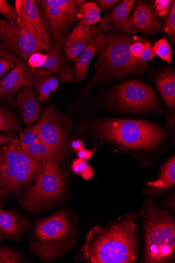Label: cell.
<instances>
[{
    "label": "cell",
    "instance_id": "cell-1",
    "mask_svg": "<svg viewBox=\"0 0 175 263\" xmlns=\"http://www.w3.org/2000/svg\"><path fill=\"white\" fill-rule=\"evenodd\" d=\"M137 227L131 220L106 228L95 227L88 233L82 252L92 263H132L137 259Z\"/></svg>",
    "mask_w": 175,
    "mask_h": 263
},
{
    "label": "cell",
    "instance_id": "cell-2",
    "mask_svg": "<svg viewBox=\"0 0 175 263\" xmlns=\"http://www.w3.org/2000/svg\"><path fill=\"white\" fill-rule=\"evenodd\" d=\"M102 36L103 49L93 68L95 76L84 88L82 98H89L94 85L141 76L148 69L147 63L137 61L131 56L129 48L137 37L119 33H102Z\"/></svg>",
    "mask_w": 175,
    "mask_h": 263
},
{
    "label": "cell",
    "instance_id": "cell-3",
    "mask_svg": "<svg viewBox=\"0 0 175 263\" xmlns=\"http://www.w3.org/2000/svg\"><path fill=\"white\" fill-rule=\"evenodd\" d=\"M92 127L99 138L134 149H155L166 137L163 128L144 121L100 119L94 121Z\"/></svg>",
    "mask_w": 175,
    "mask_h": 263
},
{
    "label": "cell",
    "instance_id": "cell-4",
    "mask_svg": "<svg viewBox=\"0 0 175 263\" xmlns=\"http://www.w3.org/2000/svg\"><path fill=\"white\" fill-rule=\"evenodd\" d=\"M44 164L25 152L18 139L5 145L0 149V196L20 193L35 180Z\"/></svg>",
    "mask_w": 175,
    "mask_h": 263
},
{
    "label": "cell",
    "instance_id": "cell-5",
    "mask_svg": "<svg viewBox=\"0 0 175 263\" xmlns=\"http://www.w3.org/2000/svg\"><path fill=\"white\" fill-rule=\"evenodd\" d=\"M144 260L147 263L171 262L175 254V223L170 215L155 208L145 218Z\"/></svg>",
    "mask_w": 175,
    "mask_h": 263
},
{
    "label": "cell",
    "instance_id": "cell-6",
    "mask_svg": "<svg viewBox=\"0 0 175 263\" xmlns=\"http://www.w3.org/2000/svg\"><path fill=\"white\" fill-rule=\"evenodd\" d=\"M33 229L29 246L33 254L41 261L53 260L68 249L71 229L65 212L37 220Z\"/></svg>",
    "mask_w": 175,
    "mask_h": 263
},
{
    "label": "cell",
    "instance_id": "cell-7",
    "mask_svg": "<svg viewBox=\"0 0 175 263\" xmlns=\"http://www.w3.org/2000/svg\"><path fill=\"white\" fill-rule=\"evenodd\" d=\"M60 162L48 161L43 164L35 183L18 199L24 210L35 212L51 205L62 195L65 178Z\"/></svg>",
    "mask_w": 175,
    "mask_h": 263
},
{
    "label": "cell",
    "instance_id": "cell-8",
    "mask_svg": "<svg viewBox=\"0 0 175 263\" xmlns=\"http://www.w3.org/2000/svg\"><path fill=\"white\" fill-rule=\"evenodd\" d=\"M84 0H37L44 26L53 44L63 50L66 39L78 20Z\"/></svg>",
    "mask_w": 175,
    "mask_h": 263
},
{
    "label": "cell",
    "instance_id": "cell-9",
    "mask_svg": "<svg viewBox=\"0 0 175 263\" xmlns=\"http://www.w3.org/2000/svg\"><path fill=\"white\" fill-rule=\"evenodd\" d=\"M108 103L118 110L127 113L160 111V101L154 89L138 80L120 83L108 95Z\"/></svg>",
    "mask_w": 175,
    "mask_h": 263
},
{
    "label": "cell",
    "instance_id": "cell-10",
    "mask_svg": "<svg viewBox=\"0 0 175 263\" xmlns=\"http://www.w3.org/2000/svg\"><path fill=\"white\" fill-rule=\"evenodd\" d=\"M0 46L11 55L28 63L36 53H46L49 46L42 43L26 22L14 24L0 18Z\"/></svg>",
    "mask_w": 175,
    "mask_h": 263
},
{
    "label": "cell",
    "instance_id": "cell-11",
    "mask_svg": "<svg viewBox=\"0 0 175 263\" xmlns=\"http://www.w3.org/2000/svg\"><path fill=\"white\" fill-rule=\"evenodd\" d=\"M68 118L56 106L49 105L43 110L37 126L41 140L63 160L68 153V139L65 128Z\"/></svg>",
    "mask_w": 175,
    "mask_h": 263
},
{
    "label": "cell",
    "instance_id": "cell-12",
    "mask_svg": "<svg viewBox=\"0 0 175 263\" xmlns=\"http://www.w3.org/2000/svg\"><path fill=\"white\" fill-rule=\"evenodd\" d=\"M135 6L128 19L126 33L135 34L140 31L147 36L160 33L163 29L162 24L156 15L151 3L138 2Z\"/></svg>",
    "mask_w": 175,
    "mask_h": 263
},
{
    "label": "cell",
    "instance_id": "cell-13",
    "mask_svg": "<svg viewBox=\"0 0 175 263\" xmlns=\"http://www.w3.org/2000/svg\"><path fill=\"white\" fill-rule=\"evenodd\" d=\"M32 69L28 63L23 62L15 67L0 80V101L14 104L16 94L20 90L32 85Z\"/></svg>",
    "mask_w": 175,
    "mask_h": 263
},
{
    "label": "cell",
    "instance_id": "cell-14",
    "mask_svg": "<svg viewBox=\"0 0 175 263\" xmlns=\"http://www.w3.org/2000/svg\"><path fill=\"white\" fill-rule=\"evenodd\" d=\"M45 55L46 62L41 68L51 71L65 84L76 82L71 61L59 46L52 43Z\"/></svg>",
    "mask_w": 175,
    "mask_h": 263
},
{
    "label": "cell",
    "instance_id": "cell-15",
    "mask_svg": "<svg viewBox=\"0 0 175 263\" xmlns=\"http://www.w3.org/2000/svg\"><path fill=\"white\" fill-rule=\"evenodd\" d=\"M30 222L14 208L0 210V242L4 240L18 242L30 229Z\"/></svg>",
    "mask_w": 175,
    "mask_h": 263
},
{
    "label": "cell",
    "instance_id": "cell-16",
    "mask_svg": "<svg viewBox=\"0 0 175 263\" xmlns=\"http://www.w3.org/2000/svg\"><path fill=\"white\" fill-rule=\"evenodd\" d=\"M15 7L18 14V21L28 24L40 41L48 46L51 45L53 42L44 26L36 1L18 0L16 1Z\"/></svg>",
    "mask_w": 175,
    "mask_h": 263
},
{
    "label": "cell",
    "instance_id": "cell-17",
    "mask_svg": "<svg viewBox=\"0 0 175 263\" xmlns=\"http://www.w3.org/2000/svg\"><path fill=\"white\" fill-rule=\"evenodd\" d=\"M135 0H124L106 14L100 21L96 29L101 33H126L130 14L137 3Z\"/></svg>",
    "mask_w": 175,
    "mask_h": 263
},
{
    "label": "cell",
    "instance_id": "cell-18",
    "mask_svg": "<svg viewBox=\"0 0 175 263\" xmlns=\"http://www.w3.org/2000/svg\"><path fill=\"white\" fill-rule=\"evenodd\" d=\"M103 39L102 33L99 32L94 26L91 28V33L84 51L74 61L73 70L76 82L81 84L88 77V69L90 62L102 50Z\"/></svg>",
    "mask_w": 175,
    "mask_h": 263
},
{
    "label": "cell",
    "instance_id": "cell-19",
    "mask_svg": "<svg viewBox=\"0 0 175 263\" xmlns=\"http://www.w3.org/2000/svg\"><path fill=\"white\" fill-rule=\"evenodd\" d=\"M16 104L22 121L27 127L38 121L42 111L41 104L37 93L31 86L20 90Z\"/></svg>",
    "mask_w": 175,
    "mask_h": 263
},
{
    "label": "cell",
    "instance_id": "cell-20",
    "mask_svg": "<svg viewBox=\"0 0 175 263\" xmlns=\"http://www.w3.org/2000/svg\"><path fill=\"white\" fill-rule=\"evenodd\" d=\"M32 86L37 93L41 103L49 102L51 93H55L60 87L59 78L51 71L41 68H32Z\"/></svg>",
    "mask_w": 175,
    "mask_h": 263
},
{
    "label": "cell",
    "instance_id": "cell-21",
    "mask_svg": "<svg viewBox=\"0 0 175 263\" xmlns=\"http://www.w3.org/2000/svg\"><path fill=\"white\" fill-rule=\"evenodd\" d=\"M90 33L91 29H86L81 22L72 28L63 48V51L71 61H76L84 51Z\"/></svg>",
    "mask_w": 175,
    "mask_h": 263
},
{
    "label": "cell",
    "instance_id": "cell-22",
    "mask_svg": "<svg viewBox=\"0 0 175 263\" xmlns=\"http://www.w3.org/2000/svg\"><path fill=\"white\" fill-rule=\"evenodd\" d=\"M157 88L169 110L175 106V73L171 67L165 68L154 79Z\"/></svg>",
    "mask_w": 175,
    "mask_h": 263
},
{
    "label": "cell",
    "instance_id": "cell-23",
    "mask_svg": "<svg viewBox=\"0 0 175 263\" xmlns=\"http://www.w3.org/2000/svg\"><path fill=\"white\" fill-rule=\"evenodd\" d=\"M175 184V158L173 155L165 163L159 179L149 182L147 186L154 193H160L173 187Z\"/></svg>",
    "mask_w": 175,
    "mask_h": 263
},
{
    "label": "cell",
    "instance_id": "cell-24",
    "mask_svg": "<svg viewBox=\"0 0 175 263\" xmlns=\"http://www.w3.org/2000/svg\"><path fill=\"white\" fill-rule=\"evenodd\" d=\"M102 10L95 2L83 3L80 7L77 18L86 29L90 30L98 22L101 20Z\"/></svg>",
    "mask_w": 175,
    "mask_h": 263
},
{
    "label": "cell",
    "instance_id": "cell-25",
    "mask_svg": "<svg viewBox=\"0 0 175 263\" xmlns=\"http://www.w3.org/2000/svg\"><path fill=\"white\" fill-rule=\"evenodd\" d=\"M23 149L32 158L43 163L51 161H62L60 157L42 140Z\"/></svg>",
    "mask_w": 175,
    "mask_h": 263
},
{
    "label": "cell",
    "instance_id": "cell-26",
    "mask_svg": "<svg viewBox=\"0 0 175 263\" xmlns=\"http://www.w3.org/2000/svg\"><path fill=\"white\" fill-rule=\"evenodd\" d=\"M21 125L16 116L10 110L0 106V133L19 132Z\"/></svg>",
    "mask_w": 175,
    "mask_h": 263
},
{
    "label": "cell",
    "instance_id": "cell-27",
    "mask_svg": "<svg viewBox=\"0 0 175 263\" xmlns=\"http://www.w3.org/2000/svg\"><path fill=\"white\" fill-rule=\"evenodd\" d=\"M153 49L155 56L171 65L172 62V51L168 41L165 37L154 42Z\"/></svg>",
    "mask_w": 175,
    "mask_h": 263
},
{
    "label": "cell",
    "instance_id": "cell-28",
    "mask_svg": "<svg viewBox=\"0 0 175 263\" xmlns=\"http://www.w3.org/2000/svg\"><path fill=\"white\" fill-rule=\"evenodd\" d=\"M20 141L22 148L41 141L37 124L27 127L26 130L21 133L20 135Z\"/></svg>",
    "mask_w": 175,
    "mask_h": 263
},
{
    "label": "cell",
    "instance_id": "cell-29",
    "mask_svg": "<svg viewBox=\"0 0 175 263\" xmlns=\"http://www.w3.org/2000/svg\"><path fill=\"white\" fill-rule=\"evenodd\" d=\"M173 0H154L153 8L157 17L166 19L169 15Z\"/></svg>",
    "mask_w": 175,
    "mask_h": 263
},
{
    "label": "cell",
    "instance_id": "cell-30",
    "mask_svg": "<svg viewBox=\"0 0 175 263\" xmlns=\"http://www.w3.org/2000/svg\"><path fill=\"white\" fill-rule=\"evenodd\" d=\"M0 15L11 24L18 22V14L15 7L10 5L6 0H0Z\"/></svg>",
    "mask_w": 175,
    "mask_h": 263
},
{
    "label": "cell",
    "instance_id": "cell-31",
    "mask_svg": "<svg viewBox=\"0 0 175 263\" xmlns=\"http://www.w3.org/2000/svg\"><path fill=\"white\" fill-rule=\"evenodd\" d=\"M20 262H23V260L17 251L9 248L0 247V263Z\"/></svg>",
    "mask_w": 175,
    "mask_h": 263
},
{
    "label": "cell",
    "instance_id": "cell-32",
    "mask_svg": "<svg viewBox=\"0 0 175 263\" xmlns=\"http://www.w3.org/2000/svg\"><path fill=\"white\" fill-rule=\"evenodd\" d=\"M165 33L171 42L175 41V2H174L170 12L165 25L163 27Z\"/></svg>",
    "mask_w": 175,
    "mask_h": 263
},
{
    "label": "cell",
    "instance_id": "cell-33",
    "mask_svg": "<svg viewBox=\"0 0 175 263\" xmlns=\"http://www.w3.org/2000/svg\"><path fill=\"white\" fill-rule=\"evenodd\" d=\"M23 62L13 55L10 59L0 56V79L9 73L15 67L16 64Z\"/></svg>",
    "mask_w": 175,
    "mask_h": 263
},
{
    "label": "cell",
    "instance_id": "cell-34",
    "mask_svg": "<svg viewBox=\"0 0 175 263\" xmlns=\"http://www.w3.org/2000/svg\"><path fill=\"white\" fill-rule=\"evenodd\" d=\"M143 39L138 37L130 46L129 50L131 56L137 61L141 62L140 60L143 49Z\"/></svg>",
    "mask_w": 175,
    "mask_h": 263
},
{
    "label": "cell",
    "instance_id": "cell-35",
    "mask_svg": "<svg viewBox=\"0 0 175 263\" xmlns=\"http://www.w3.org/2000/svg\"><path fill=\"white\" fill-rule=\"evenodd\" d=\"M155 56L153 47L151 43L148 41L144 42L143 49L140 58V61L142 63L153 61Z\"/></svg>",
    "mask_w": 175,
    "mask_h": 263
},
{
    "label": "cell",
    "instance_id": "cell-36",
    "mask_svg": "<svg viewBox=\"0 0 175 263\" xmlns=\"http://www.w3.org/2000/svg\"><path fill=\"white\" fill-rule=\"evenodd\" d=\"M46 60L45 53H36L32 54L29 58L28 63L32 68H42Z\"/></svg>",
    "mask_w": 175,
    "mask_h": 263
},
{
    "label": "cell",
    "instance_id": "cell-37",
    "mask_svg": "<svg viewBox=\"0 0 175 263\" xmlns=\"http://www.w3.org/2000/svg\"><path fill=\"white\" fill-rule=\"evenodd\" d=\"M90 165L86 160L79 158L75 159L71 164V170L75 174L82 176Z\"/></svg>",
    "mask_w": 175,
    "mask_h": 263
},
{
    "label": "cell",
    "instance_id": "cell-38",
    "mask_svg": "<svg viewBox=\"0 0 175 263\" xmlns=\"http://www.w3.org/2000/svg\"><path fill=\"white\" fill-rule=\"evenodd\" d=\"M119 2H120L119 0H97L95 3L102 9V11H106Z\"/></svg>",
    "mask_w": 175,
    "mask_h": 263
},
{
    "label": "cell",
    "instance_id": "cell-39",
    "mask_svg": "<svg viewBox=\"0 0 175 263\" xmlns=\"http://www.w3.org/2000/svg\"><path fill=\"white\" fill-rule=\"evenodd\" d=\"M15 138L13 133L0 135V147L8 144Z\"/></svg>",
    "mask_w": 175,
    "mask_h": 263
},
{
    "label": "cell",
    "instance_id": "cell-40",
    "mask_svg": "<svg viewBox=\"0 0 175 263\" xmlns=\"http://www.w3.org/2000/svg\"><path fill=\"white\" fill-rule=\"evenodd\" d=\"M95 151V148L91 151L86 148H83L78 152L77 155L79 158L87 160L91 158Z\"/></svg>",
    "mask_w": 175,
    "mask_h": 263
},
{
    "label": "cell",
    "instance_id": "cell-41",
    "mask_svg": "<svg viewBox=\"0 0 175 263\" xmlns=\"http://www.w3.org/2000/svg\"><path fill=\"white\" fill-rule=\"evenodd\" d=\"M84 147V143L81 140H74L71 143V147L74 151H80Z\"/></svg>",
    "mask_w": 175,
    "mask_h": 263
},
{
    "label": "cell",
    "instance_id": "cell-42",
    "mask_svg": "<svg viewBox=\"0 0 175 263\" xmlns=\"http://www.w3.org/2000/svg\"><path fill=\"white\" fill-rule=\"evenodd\" d=\"M4 207V204L3 203L0 201V210L2 209Z\"/></svg>",
    "mask_w": 175,
    "mask_h": 263
}]
</instances>
